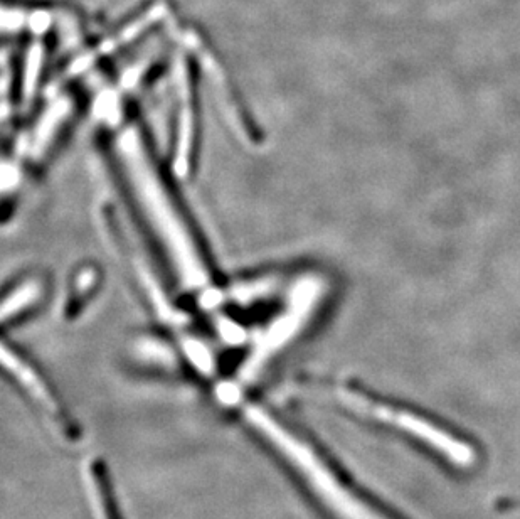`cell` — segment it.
I'll return each mask as SVG.
<instances>
[{
    "mask_svg": "<svg viewBox=\"0 0 520 519\" xmlns=\"http://www.w3.org/2000/svg\"><path fill=\"white\" fill-rule=\"evenodd\" d=\"M245 418L253 429L258 430L266 440H270L275 449L280 450L302 472L315 493L319 494L320 499H324V503L340 519H384L351 491H347L312 447L298 439L287 427H283L271 413L258 405H248L245 407Z\"/></svg>",
    "mask_w": 520,
    "mask_h": 519,
    "instance_id": "obj_1",
    "label": "cell"
},
{
    "mask_svg": "<svg viewBox=\"0 0 520 519\" xmlns=\"http://www.w3.org/2000/svg\"><path fill=\"white\" fill-rule=\"evenodd\" d=\"M130 140V139H128ZM130 176L135 182L138 199L144 204L145 213L149 215L155 230L169 248L170 255L176 258L177 268L192 284H199L204 279V268L197 258L196 248L192 247L191 238L177 216L176 208H172L170 199L155 179L149 162L144 161L142 152L135 144V139L125 147Z\"/></svg>",
    "mask_w": 520,
    "mask_h": 519,
    "instance_id": "obj_2",
    "label": "cell"
},
{
    "mask_svg": "<svg viewBox=\"0 0 520 519\" xmlns=\"http://www.w3.org/2000/svg\"><path fill=\"white\" fill-rule=\"evenodd\" d=\"M332 398L354 413L374 418L377 422L391 425L394 429L404 430L406 434L431 445L436 452L445 455L446 459L455 466L470 467L475 464L477 454L470 445L446 434L445 430L438 429L431 422H426L425 418L404 410L386 407L383 403L372 402L366 396L357 395L356 391L345 390V388L332 391Z\"/></svg>",
    "mask_w": 520,
    "mask_h": 519,
    "instance_id": "obj_3",
    "label": "cell"
},
{
    "mask_svg": "<svg viewBox=\"0 0 520 519\" xmlns=\"http://www.w3.org/2000/svg\"><path fill=\"white\" fill-rule=\"evenodd\" d=\"M0 366L11 373V375L16 378L17 383L24 386V388L29 391V395H31L36 402L41 403L44 410H46L51 417L56 418V425H58V427L66 423L58 402L54 400L53 393L49 391L46 383L41 380V376L36 375V371L32 370L29 364L24 363L17 354L12 353L11 349L6 348L2 343H0Z\"/></svg>",
    "mask_w": 520,
    "mask_h": 519,
    "instance_id": "obj_4",
    "label": "cell"
},
{
    "mask_svg": "<svg viewBox=\"0 0 520 519\" xmlns=\"http://www.w3.org/2000/svg\"><path fill=\"white\" fill-rule=\"evenodd\" d=\"M85 486L91 511L95 519H122L118 514L117 501L113 496L112 484L100 461L90 459L85 464Z\"/></svg>",
    "mask_w": 520,
    "mask_h": 519,
    "instance_id": "obj_5",
    "label": "cell"
},
{
    "mask_svg": "<svg viewBox=\"0 0 520 519\" xmlns=\"http://www.w3.org/2000/svg\"><path fill=\"white\" fill-rule=\"evenodd\" d=\"M500 516L505 519H520V509H505Z\"/></svg>",
    "mask_w": 520,
    "mask_h": 519,
    "instance_id": "obj_6",
    "label": "cell"
}]
</instances>
